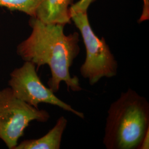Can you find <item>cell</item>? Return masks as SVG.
Listing matches in <instances>:
<instances>
[{
    "instance_id": "1",
    "label": "cell",
    "mask_w": 149,
    "mask_h": 149,
    "mask_svg": "<svg viewBox=\"0 0 149 149\" xmlns=\"http://www.w3.org/2000/svg\"><path fill=\"white\" fill-rule=\"evenodd\" d=\"M29 24L31 34L17 46L18 55L24 61L34 64L37 69L49 66L52 76L48 85L54 93L59 90L61 82L65 83L68 91L82 90L79 78L70 73V67L80 53L79 34L66 35L64 25L44 23L35 17H31Z\"/></svg>"
},
{
    "instance_id": "2",
    "label": "cell",
    "mask_w": 149,
    "mask_h": 149,
    "mask_svg": "<svg viewBox=\"0 0 149 149\" xmlns=\"http://www.w3.org/2000/svg\"><path fill=\"white\" fill-rule=\"evenodd\" d=\"M149 129V102L129 88L109 106L103 143L107 149H139Z\"/></svg>"
},
{
    "instance_id": "3",
    "label": "cell",
    "mask_w": 149,
    "mask_h": 149,
    "mask_svg": "<svg viewBox=\"0 0 149 149\" xmlns=\"http://www.w3.org/2000/svg\"><path fill=\"white\" fill-rule=\"evenodd\" d=\"M70 17L79 30L85 46V60L80 68L82 77L93 86L102 78L116 76L117 61L104 37L99 38L92 30L87 12H71Z\"/></svg>"
},
{
    "instance_id": "4",
    "label": "cell",
    "mask_w": 149,
    "mask_h": 149,
    "mask_svg": "<svg viewBox=\"0 0 149 149\" xmlns=\"http://www.w3.org/2000/svg\"><path fill=\"white\" fill-rule=\"evenodd\" d=\"M50 117L47 111L16 98L10 87L0 90V139L8 149L15 148L29 123L46 122Z\"/></svg>"
},
{
    "instance_id": "5",
    "label": "cell",
    "mask_w": 149,
    "mask_h": 149,
    "mask_svg": "<svg viewBox=\"0 0 149 149\" xmlns=\"http://www.w3.org/2000/svg\"><path fill=\"white\" fill-rule=\"evenodd\" d=\"M8 84L16 98L36 108L40 103H47L59 107L81 119L85 118L83 113L60 100L43 84L38 75L36 65L31 62L25 61L21 67L13 70L10 74Z\"/></svg>"
},
{
    "instance_id": "6",
    "label": "cell",
    "mask_w": 149,
    "mask_h": 149,
    "mask_svg": "<svg viewBox=\"0 0 149 149\" xmlns=\"http://www.w3.org/2000/svg\"><path fill=\"white\" fill-rule=\"evenodd\" d=\"M72 4L73 0H40L35 18L47 23L70 24V7Z\"/></svg>"
},
{
    "instance_id": "7",
    "label": "cell",
    "mask_w": 149,
    "mask_h": 149,
    "mask_svg": "<svg viewBox=\"0 0 149 149\" xmlns=\"http://www.w3.org/2000/svg\"><path fill=\"white\" fill-rule=\"evenodd\" d=\"M68 120L61 116L55 126L40 138L25 140L14 149H60L63 135L67 127Z\"/></svg>"
},
{
    "instance_id": "8",
    "label": "cell",
    "mask_w": 149,
    "mask_h": 149,
    "mask_svg": "<svg viewBox=\"0 0 149 149\" xmlns=\"http://www.w3.org/2000/svg\"><path fill=\"white\" fill-rule=\"evenodd\" d=\"M40 0H0V7L11 11L23 12L31 17H36Z\"/></svg>"
},
{
    "instance_id": "9",
    "label": "cell",
    "mask_w": 149,
    "mask_h": 149,
    "mask_svg": "<svg viewBox=\"0 0 149 149\" xmlns=\"http://www.w3.org/2000/svg\"><path fill=\"white\" fill-rule=\"evenodd\" d=\"M95 0H80L74 4H72L70 7V13L71 12H86L91 4Z\"/></svg>"
},
{
    "instance_id": "10",
    "label": "cell",
    "mask_w": 149,
    "mask_h": 149,
    "mask_svg": "<svg viewBox=\"0 0 149 149\" xmlns=\"http://www.w3.org/2000/svg\"><path fill=\"white\" fill-rule=\"evenodd\" d=\"M143 11L139 20V23L147 21L149 18V0H143Z\"/></svg>"
},
{
    "instance_id": "11",
    "label": "cell",
    "mask_w": 149,
    "mask_h": 149,
    "mask_svg": "<svg viewBox=\"0 0 149 149\" xmlns=\"http://www.w3.org/2000/svg\"><path fill=\"white\" fill-rule=\"evenodd\" d=\"M149 149V129L145 134L139 149Z\"/></svg>"
}]
</instances>
